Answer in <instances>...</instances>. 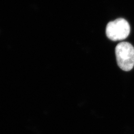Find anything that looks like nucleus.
Returning <instances> with one entry per match:
<instances>
[{"label": "nucleus", "mask_w": 134, "mask_h": 134, "mask_svg": "<svg viewBox=\"0 0 134 134\" xmlns=\"http://www.w3.org/2000/svg\"><path fill=\"white\" fill-rule=\"evenodd\" d=\"M117 64L124 71H131L134 66V47L131 43L122 42L115 48Z\"/></svg>", "instance_id": "1"}, {"label": "nucleus", "mask_w": 134, "mask_h": 134, "mask_svg": "<svg viewBox=\"0 0 134 134\" xmlns=\"http://www.w3.org/2000/svg\"><path fill=\"white\" fill-rule=\"evenodd\" d=\"M130 33V26L126 19L119 18L108 23L106 28L107 37L116 41L126 38Z\"/></svg>", "instance_id": "2"}]
</instances>
